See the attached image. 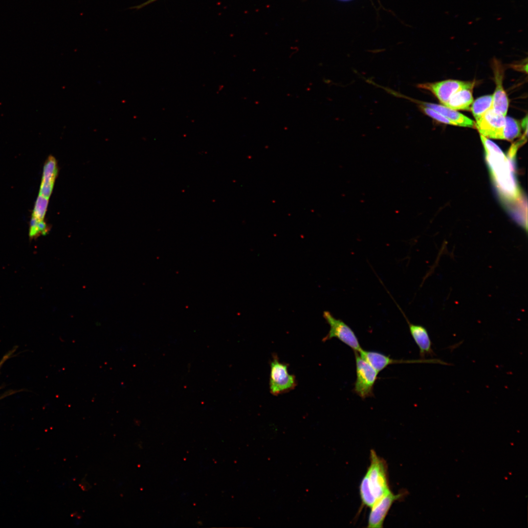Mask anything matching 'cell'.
Wrapping results in <instances>:
<instances>
[{
  "instance_id": "obj_1",
  "label": "cell",
  "mask_w": 528,
  "mask_h": 528,
  "mask_svg": "<svg viewBox=\"0 0 528 528\" xmlns=\"http://www.w3.org/2000/svg\"><path fill=\"white\" fill-rule=\"evenodd\" d=\"M480 137L493 178L501 194L508 200H516L520 192L508 159L495 143L482 135Z\"/></svg>"
},
{
  "instance_id": "obj_2",
  "label": "cell",
  "mask_w": 528,
  "mask_h": 528,
  "mask_svg": "<svg viewBox=\"0 0 528 528\" xmlns=\"http://www.w3.org/2000/svg\"><path fill=\"white\" fill-rule=\"evenodd\" d=\"M360 492L365 496H372L376 502L391 492L387 480L386 462L371 450L370 464L361 480Z\"/></svg>"
},
{
  "instance_id": "obj_3",
  "label": "cell",
  "mask_w": 528,
  "mask_h": 528,
  "mask_svg": "<svg viewBox=\"0 0 528 528\" xmlns=\"http://www.w3.org/2000/svg\"><path fill=\"white\" fill-rule=\"evenodd\" d=\"M269 391L273 396L287 393L295 389L297 385L295 376L290 374L287 364L280 362L274 355L270 363Z\"/></svg>"
},
{
  "instance_id": "obj_4",
  "label": "cell",
  "mask_w": 528,
  "mask_h": 528,
  "mask_svg": "<svg viewBox=\"0 0 528 528\" xmlns=\"http://www.w3.org/2000/svg\"><path fill=\"white\" fill-rule=\"evenodd\" d=\"M323 316L330 326V330L322 341L336 338L354 352H359L362 350L356 335L349 326L341 319L334 317L329 311H324Z\"/></svg>"
},
{
  "instance_id": "obj_5",
  "label": "cell",
  "mask_w": 528,
  "mask_h": 528,
  "mask_svg": "<svg viewBox=\"0 0 528 528\" xmlns=\"http://www.w3.org/2000/svg\"><path fill=\"white\" fill-rule=\"evenodd\" d=\"M356 363V380L353 391L361 398L374 395L373 389L378 378L377 372L357 352H354Z\"/></svg>"
},
{
  "instance_id": "obj_6",
  "label": "cell",
  "mask_w": 528,
  "mask_h": 528,
  "mask_svg": "<svg viewBox=\"0 0 528 528\" xmlns=\"http://www.w3.org/2000/svg\"><path fill=\"white\" fill-rule=\"evenodd\" d=\"M506 117L491 108L476 120V128L481 135L486 138L503 139Z\"/></svg>"
},
{
  "instance_id": "obj_7",
  "label": "cell",
  "mask_w": 528,
  "mask_h": 528,
  "mask_svg": "<svg viewBox=\"0 0 528 528\" xmlns=\"http://www.w3.org/2000/svg\"><path fill=\"white\" fill-rule=\"evenodd\" d=\"M473 84L456 80H447L434 83L419 84L417 87L431 92L444 105L450 97L456 92L463 88H472Z\"/></svg>"
},
{
  "instance_id": "obj_8",
  "label": "cell",
  "mask_w": 528,
  "mask_h": 528,
  "mask_svg": "<svg viewBox=\"0 0 528 528\" xmlns=\"http://www.w3.org/2000/svg\"><path fill=\"white\" fill-rule=\"evenodd\" d=\"M402 496V494H394L391 491L387 493L371 507L368 527L369 528H381L385 517L393 504Z\"/></svg>"
},
{
  "instance_id": "obj_9",
  "label": "cell",
  "mask_w": 528,
  "mask_h": 528,
  "mask_svg": "<svg viewBox=\"0 0 528 528\" xmlns=\"http://www.w3.org/2000/svg\"><path fill=\"white\" fill-rule=\"evenodd\" d=\"M394 95L396 97H402L430 108L446 117L454 123L456 126L476 128V124L471 119L457 111L456 110H452L442 105L417 101L396 91L394 92Z\"/></svg>"
},
{
  "instance_id": "obj_10",
  "label": "cell",
  "mask_w": 528,
  "mask_h": 528,
  "mask_svg": "<svg viewBox=\"0 0 528 528\" xmlns=\"http://www.w3.org/2000/svg\"><path fill=\"white\" fill-rule=\"evenodd\" d=\"M398 307L405 318L408 324L411 336L419 348L420 357L424 359L426 355H430L433 357L435 354L433 350V344L427 329L422 325L411 323L401 308L398 306Z\"/></svg>"
},
{
  "instance_id": "obj_11",
  "label": "cell",
  "mask_w": 528,
  "mask_h": 528,
  "mask_svg": "<svg viewBox=\"0 0 528 528\" xmlns=\"http://www.w3.org/2000/svg\"><path fill=\"white\" fill-rule=\"evenodd\" d=\"M494 69L496 88L492 95V108L497 112L506 116L509 102L503 86V73L501 68L496 63Z\"/></svg>"
},
{
  "instance_id": "obj_12",
  "label": "cell",
  "mask_w": 528,
  "mask_h": 528,
  "mask_svg": "<svg viewBox=\"0 0 528 528\" xmlns=\"http://www.w3.org/2000/svg\"><path fill=\"white\" fill-rule=\"evenodd\" d=\"M57 174V161L53 156H50L47 158L44 166L39 194L47 198H49L52 192Z\"/></svg>"
},
{
  "instance_id": "obj_13",
  "label": "cell",
  "mask_w": 528,
  "mask_h": 528,
  "mask_svg": "<svg viewBox=\"0 0 528 528\" xmlns=\"http://www.w3.org/2000/svg\"><path fill=\"white\" fill-rule=\"evenodd\" d=\"M358 353L378 373L389 365L395 364L396 362V359H393L390 356L378 352L366 351L362 349Z\"/></svg>"
},
{
  "instance_id": "obj_14",
  "label": "cell",
  "mask_w": 528,
  "mask_h": 528,
  "mask_svg": "<svg viewBox=\"0 0 528 528\" xmlns=\"http://www.w3.org/2000/svg\"><path fill=\"white\" fill-rule=\"evenodd\" d=\"M473 102L472 88H463L453 94L443 106L454 110H469Z\"/></svg>"
},
{
  "instance_id": "obj_15",
  "label": "cell",
  "mask_w": 528,
  "mask_h": 528,
  "mask_svg": "<svg viewBox=\"0 0 528 528\" xmlns=\"http://www.w3.org/2000/svg\"><path fill=\"white\" fill-rule=\"evenodd\" d=\"M471 110L477 120L492 108V95H486L476 99L472 104Z\"/></svg>"
},
{
  "instance_id": "obj_16",
  "label": "cell",
  "mask_w": 528,
  "mask_h": 528,
  "mask_svg": "<svg viewBox=\"0 0 528 528\" xmlns=\"http://www.w3.org/2000/svg\"><path fill=\"white\" fill-rule=\"evenodd\" d=\"M521 132V128L519 122L510 117H506L503 139L512 140L519 136Z\"/></svg>"
},
{
  "instance_id": "obj_17",
  "label": "cell",
  "mask_w": 528,
  "mask_h": 528,
  "mask_svg": "<svg viewBox=\"0 0 528 528\" xmlns=\"http://www.w3.org/2000/svg\"><path fill=\"white\" fill-rule=\"evenodd\" d=\"M48 231V226L44 220H39L31 217L29 231V236L31 239L45 235Z\"/></svg>"
},
{
  "instance_id": "obj_18",
  "label": "cell",
  "mask_w": 528,
  "mask_h": 528,
  "mask_svg": "<svg viewBox=\"0 0 528 528\" xmlns=\"http://www.w3.org/2000/svg\"><path fill=\"white\" fill-rule=\"evenodd\" d=\"M49 198L39 194L32 213V217L39 220H44Z\"/></svg>"
},
{
  "instance_id": "obj_19",
  "label": "cell",
  "mask_w": 528,
  "mask_h": 528,
  "mask_svg": "<svg viewBox=\"0 0 528 528\" xmlns=\"http://www.w3.org/2000/svg\"><path fill=\"white\" fill-rule=\"evenodd\" d=\"M419 108L426 115L437 121L446 124L456 126L454 123L449 120L446 117L430 108L419 104Z\"/></svg>"
},
{
  "instance_id": "obj_20",
  "label": "cell",
  "mask_w": 528,
  "mask_h": 528,
  "mask_svg": "<svg viewBox=\"0 0 528 528\" xmlns=\"http://www.w3.org/2000/svg\"><path fill=\"white\" fill-rule=\"evenodd\" d=\"M157 0H147V1H145L144 2H143V3H142L141 4H138L137 5H135V6H134L131 7L129 8V9H130L139 10V9H140L143 8L144 7H145L147 5H149V4L152 3H153V2H155V1H157Z\"/></svg>"
}]
</instances>
